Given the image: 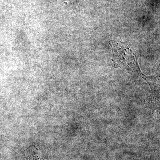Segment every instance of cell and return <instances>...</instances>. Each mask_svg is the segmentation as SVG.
<instances>
[{
  "label": "cell",
  "instance_id": "obj_1",
  "mask_svg": "<svg viewBox=\"0 0 160 160\" xmlns=\"http://www.w3.org/2000/svg\"><path fill=\"white\" fill-rule=\"evenodd\" d=\"M110 43L113 52L115 67L129 70L136 73L146 81L148 77L141 72L138 65V58L131 49L124 47L121 42L112 41Z\"/></svg>",
  "mask_w": 160,
  "mask_h": 160
}]
</instances>
